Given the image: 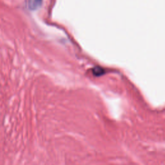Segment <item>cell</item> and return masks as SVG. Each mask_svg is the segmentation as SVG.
Listing matches in <instances>:
<instances>
[{
  "label": "cell",
  "mask_w": 165,
  "mask_h": 165,
  "mask_svg": "<svg viewBox=\"0 0 165 165\" xmlns=\"http://www.w3.org/2000/svg\"><path fill=\"white\" fill-rule=\"evenodd\" d=\"M43 0H27V6L30 10H36L41 5Z\"/></svg>",
  "instance_id": "obj_1"
}]
</instances>
